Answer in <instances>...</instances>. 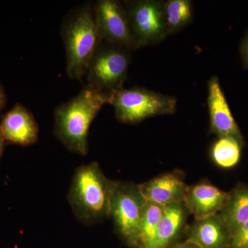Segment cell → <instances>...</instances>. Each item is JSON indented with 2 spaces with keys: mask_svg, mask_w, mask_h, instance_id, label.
<instances>
[{
  "mask_svg": "<svg viewBox=\"0 0 248 248\" xmlns=\"http://www.w3.org/2000/svg\"><path fill=\"white\" fill-rule=\"evenodd\" d=\"M116 184L117 182L106 177L97 162L78 168L68 194V203L76 218L89 226L110 217Z\"/></svg>",
  "mask_w": 248,
  "mask_h": 248,
  "instance_id": "obj_2",
  "label": "cell"
},
{
  "mask_svg": "<svg viewBox=\"0 0 248 248\" xmlns=\"http://www.w3.org/2000/svg\"><path fill=\"white\" fill-rule=\"evenodd\" d=\"M146 204L139 185L117 182L111 202L110 217L121 237L130 247L135 246Z\"/></svg>",
  "mask_w": 248,
  "mask_h": 248,
  "instance_id": "obj_7",
  "label": "cell"
},
{
  "mask_svg": "<svg viewBox=\"0 0 248 248\" xmlns=\"http://www.w3.org/2000/svg\"><path fill=\"white\" fill-rule=\"evenodd\" d=\"M5 141L4 136H3L2 132L0 128V161L2 157L3 153H4Z\"/></svg>",
  "mask_w": 248,
  "mask_h": 248,
  "instance_id": "obj_23",
  "label": "cell"
},
{
  "mask_svg": "<svg viewBox=\"0 0 248 248\" xmlns=\"http://www.w3.org/2000/svg\"><path fill=\"white\" fill-rule=\"evenodd\" d=\"M95 20L101 41L132 50L139 48L134 39L124 3L98 0L94 3Z\"/></svg>",
  "mask_w": 248,
  "mask_h": 248,
  "instance_id": "obj_8",
  "label": "cell"
},
{
  "mask_svg": "<svg viewBox=\"0 0 248 248\" xmlns=\"http://www.w3.org/2000/svg\"><path fill=\"white\" fill-rule=\"evenodd\" d=\"M232 235L218 214L195 220L187 232V240L200 248H229Z\"/></svg>",
  "mask_w": 248,
  "mask_h": 248,
  "instance_id": "obj_13",
  "label": "cell"
},
{
  "mask_svg": "<svg viewBox=\"0 0 248 248\" xmlns=\"http://www.w3.org/2000/svg\"><path fill=\"white\" fill-rule=\"evenodd\" d=\"M218 215L232 236L248 220V187L241 186L230 193L228 203Z\"/></svg>",
  "mask_w": 248,
  "mask_h": 248,
  "instance_id": "obj_15",
  "label": "cell"
},
{
  "mask_svg": "<svg viewBox=\"0 0 248 248\" xmlns=\"http://www.w3.org/2000/svg\"><path fill=\"white\" fill-rule=\"evenodd\" d=\"M7 97H6V92L2 84L0 83V112L6 107Z\"/></svg>",
  "mask_w": 248,
  "mask_h": 248,
  "instance_id": "obj_21",
  "label": "cell"
},
{
  "mask_svg": "<svg viewBox=\"0 0 248 248\" xmlns=\"http://www.w3.org/2000/svg\"><path fill=\"white\" fill-rule=\"evenodd\" d=\"M129 24L139 48L157 45L166 38L164 1L128 0L124 1Z\"/></svg>",
  "mask_w": 248,
  "mask_h": 248,
  "instance_id": "obj_6",
  "label": "cell"
},
{
  "mask_svg": "<svg viewBox=\"0 0 248 248\" xmlns=\"http://www.w3.org/2000/svg\"><path fill=\"white\" fill-rule=\"evenodd\" d=\"M243 142L232 137H221L214 143L211 156L214 162L223 169H231L239 163Z\"/></svg>",
  "mask_w": 248,
  "mask_h": 248,
  "instance_id": "obj_18",
  "label": "cell"
},
{
  "mask_svg": "<svg viewBox=\"0 0 248 248\" xmlns=\"http://www.w3.org/2000/svg\"><path fill=\"white\" fill-rule=\"evenodd\" d=\"M109 97L85 84L79 94L55 109L54 135L71 153L89 154L90 126Z\"/></svg>",
  "mask_w": 248,
  "mask_h": 248,
  "instance_id": "obj_1",
  "label": "cell"
},
{
  "mask_svg": "<svg viewBox=\"0 0 248 248\" xmlns=\"http://www.w3.org/2000/svg\"><path fill=\"white\" fill-rule=\"evenodd\" d=\"M147 203L160 206L184 202L187 186L180 176L169 173L139 185Z\"/></svg>",
  "mask_w": 248,
  "mask_h": 248,
  "instance_id": "obj_12",
  "label": "cell"
},
{
  "mask_svg": "<svg viewBox=\"0 0 248 248\" xmlns=\"http://www.w3.org/2000/svg\"><path fill=\"white\" fill-rule=\"evenodd\" d=\"M130 52L102 41L88 65L86 85L108 97L122 89L131 61Z\"/></svg>",
  "mask_w": 248,
  "mask_h": 248,
  "instance_id": "obj_5",
  "label": "cell"
},
{
  "mask_svg": "<svg viewBox=\"0 0 248 248\" xmlns=\"http://www.w3.org/2000/svg\"><path fill=\"white\" fill-rule=\"evenodd\" d=\"M207 104L210 116V131L218 138L232 137L244 143L242 134L235 122L221 89L219 79L213 76L208 82Z\"/></svg>",
  "mask_w": 248,
  "mask_h": 248,
  "instance_id": "obj_9",
  "label": "cell"
},
{
  "mask_svg": "<svg viewBox=\"0 0 248 248\" xmlns=\"http://www.w3.org/2000/svg\"><path fill=\"white\" fill-rule=\"evenodd\" d=\"M229 198L230 193L212 184L202 183L187 186L184 203L195 220L202 219L219 213Z\"/></svg>",
  "mask_w": 248,
  "mask_h": 248,
  "instance_id": "obj_11",
  "label": "cell"
},
{
  "mask_svg": "<svg viewBox=\"0 0 248 248\" xmlns=\"http://www.w3.org/2000/svg\"><path fill=\"white\" fill-rule=\"evenodd\" d=\"M164 14L168 34L176 33L193 20V3L190 0L164 1Z\"/></svg>",
  "mask_w": 248,
  "mask_h": 248,
  "instance_id": "obj_16",
  "label": "cell"
},
{
  "mask_svg": "<svg viewBox=\"0 0 248 248\" xmlns=\"http://www.w3.org/2000/svg\"><path fill=\"white\" fill-rule=\"evenodd\" d=\"M61 36L66 50V74L82 82L90 60L101 41L95 20L94 3H83L65 16Z\"/></svg>",
  "mask_w": 248,
  "mask_h": 248,
  "instance_id": "obj_3",
  "label": "cell"
},
{
  "mask_svg": "<svg viewBox=\"0 0 248 248\" xmlns=\"http://www.w3.org/2000/svg\"><path fill=\"white\" fill-rule=\"evenodd\" d=\"M241 54L245 66L248 68V34L241 46Z\"/></svg>",
  "mask_w": 248,
  "mask_h": 248,
  "instance_id": "obj_20",
  "label": "cell"
},
{
  "mask_svg": "<svg viewBox=\"0 0 248 248\" xmlns=\"http://www.w3.org/2000/svg\"><path fill=\"white\" fill-rule=\"evenodd\" d=\"M229 248H248V220L232 234Z\"/></svg>",
  "mask_w": 248,
  "mask_h": 248,
  "instance_id": "obj_19",
  "label": "cell"
},
{
  "mask_svg": "<svg viewBox=\"0 0 248 248\" xmlns=\"http://www.w3.org/2000/svg\"><path fill=\"white\" fill-rule=\"evenodd\" d=\"M170 248H200L197 245L193 244L192 242H190V241H187L186 240L184 242L181 243V244H178L176 245H173L172 246H171Z\"/></svg>",
  "mask_w": 248,
  "mask_h": 248,
  "instance_id": "obj_22",
  "label": "cell"
},
{
  "mask_svg": "<svg viewBox=\"0 0 248 248\" xmlns=\"http://www.w3.org/2000/svg\"><path fill=\"white\" fill-rule=\"evenodd\" d=\"M5 141L22 146L35 144L39 138V125L27 107L17 103L3 117L0 124Z\"/></svg>",
  "mask_w": 248,
  "mask_h": 248,
  "instance_id": "obj_10",
  "label": "cell"
},
{
  "mask_svg": "<svg viewBox=\"0 0 248 248\" xmlns=\"http://www.w3.org/2000/svg\"><path fill=\"white\" fill-rule=\"evenodd\" d=\"M164 208L146 202L133 248H152Z\"/></svg>",
  "mask_w": 248,
  "mask_h": 248,
  "instance_id": "obj_17",
  "label": "cell"
},
{
  "mask_svg": "<svg viewBox=\"0 0 248 248\" xmlns=\"http://www.w3.org/2000/svg\"><path fill=\"white\" fill-rule=\"evenodd\" d=\"M188 210L184 202L165 207L152 248H170L182 232Z\"/></svg>",
  "mask_w": 248,
  "mask_h": 248,
  "instance_id": "obj_14",
  "label": "cell"
},
{
  "mask_svg": "<svg viewBox=\"0 0 248 248\" xmlns=\"http://www.w3.org/2000/svg\"><path fill=\"white\" fill-rule=\"evenodd\" d=\"M108 104L115 109L117 120L133 124L150 117L174 114L177 99L141 87L122 88L109 96Z\"/></svg>",
  "mask_w": 248,
  "mask_h": 248,
  "instance_id": "obj_4",
  "label": "cell"
}]
</instances>
